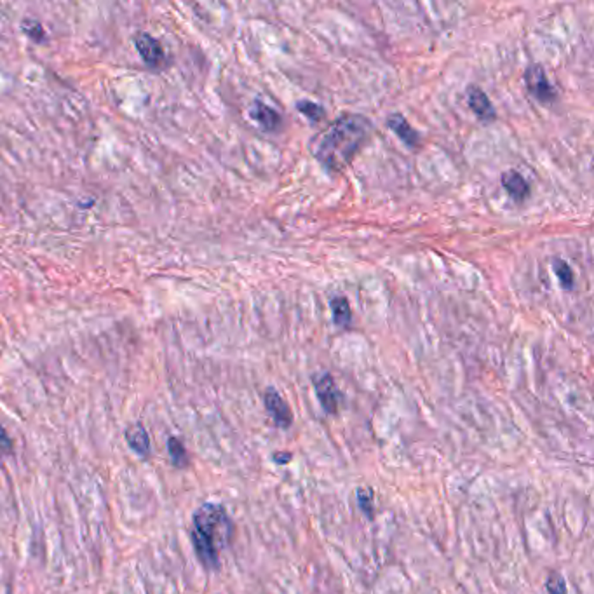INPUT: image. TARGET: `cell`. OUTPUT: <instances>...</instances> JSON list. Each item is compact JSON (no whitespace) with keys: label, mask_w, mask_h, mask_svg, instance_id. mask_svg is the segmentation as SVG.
<instances>
[{"label":"cell","mask_w":594,"mask_h":594,"mask_svg":"<svg viewBox=\"0 0 594 594\" xmlns=\"http://www.w3.org/2000/svg\"><path fill=\"white\" fill-rule=\"evenodd\" d=\"M126 441H128L129 448L138 453V455H148L150 453V437H148L147 429L140 422L126 429Z\"/></svg>","instance_id":"cell-11"},{"label":"cell","mask_w":594,"mask_h":594,"mask_svg":"<svg viewBox=\"0 0 594 594\" xmlns=\"http://www.w3.org/2000/svg\"><path fill=\"white\" fill-rule=\"evenodd\" d=\"M545 589H547L549 594H566V582L565 578H563V575L558 574V571L549 574L547 582H545Z\"/></svg>","instance_id":"cell-16"},{"label":"cell","mask_w":594,"mask_h":594,"mask_svg":"<svg viewBox=\"0 0 594 594\" xmlns=\"http://www.w3.org/2000/svg\"><path fill=\"white\" fill-rule=\"evenodd\" d=\"M250 115L251 119H255V121L265 129V131L270 133L277 131V129L281 128V124H283V117H281L279 112L270 109L269 105H265V103L260 102V99L253 102V105H251L250 109Z\"/></svg>","instance_id":"cell-9"},{"label":"cell","mask_w":594,"mask_h":594,"mask_svg":"<svg viewBox=\"0 0 594 594\" xmlns=\"http://www.w3.org/2000/svg\"><path fill=\"white\" fill-rule=\"evenodd\" d=\"M234 538V521L222 504H202L192 516L190 540L206 570L220 568V554Z\"/></svg>","instance_id":"cell-2"},{"label":"cell","mask_w":594,"mask_h":594,"mask_svg":"<svg viewBox=\"0 0 594 594\" xmlns=\"http://www.w3.org/2000/svg\"><path fill=\"white\" fill-rule=\"evenodd\" d=\"M314 389L326 413H337L341 403V392L337 387L332 373H321L314 377Z\"/></svg>","instance_id":"cell-4"},{"label":"cell","mask_w":594,"mask_h":594,"mask_svg":"<svg viewBox=\"0 0 594 594\" xmlns=\"http://www.w3.org/2000/svg\"><path fill=\"white\" fill-rule=\"evenodd\" d=\"M373 122L359 114H344L310 140V152L328 173H341L368 142Z\"/></svg>","instance_id":"cell-1"},{"label":"cell","mask_w":594,"mask_h":594,"mask_svg":"<svg viewBox=\"0 0 594 594\" xmlns=\"http://www.w3.org/2000/svg\"><path fill=\"white\" fill-rule=\"evenodd\" d=\"M525 79L526 89H528L530 95L540 103H552L556 99V89L554 85L549 83L547 75H545V70L542 68L540 65H532L525 70Z\"/></svg>","instance_id":"cell-3"},{"label":"cell","mask_w":594,"mask_h":594,"mask_svg":"<svg viewBox=\"0 0 594 594\" xmlns=\"http://www.w3.org/2000/svg\"><path fill=\"white\" fill-rule=\"evenodd\" d=\"M387 126L392 133L401 140L403 143H406L408 147L417 148L420 145V135L415 131L410 126V122L403 117L401 114H391L387 117Z\"/></svg>","instance_id":"cell-8"},{"label":"cell","mask_w":594,"mask_h":594,"mask_svg":"<svg viewBox=\"0 0 594 594\" xmlns=\"http://www.w3.org/2000/svg\"><path fill=\"white\" fill-rule=\"evenodd\" d=\"M502 187L516 202H523L530 195V185L521 173L509 169L502 174Z\"/></svg>","instance_id":"cell-10"},{"label":"cell","mask_w":594,"mask_h":594,"mask_svg":"<svg viewBox=\"0 0 594 594\" xmlns=\"http://www.w3.org/2000/svg\"><path fill=\"white\" fill-rule=\"evenodd\" d=\"M466 96H467V103H469L471 110H473V114L476 115L480 121L483 122L495 121L497 119L495 107H493V103L490 102L488 95H486L481 87H478V85H469V87L466 89Z\"/></svg>","instance_id":"cell-6"},{"label":"cell","mask_w":594,"mask_h":594,"mask_svg":"<svg viewBox=\"0 0 594 594\" xmlns=\"http://www.w3.org/2000/svg\"><path fill=\"white\" fill-rule=\"evenodd\" d=\"M552 270H554L556 277H558L559 284H562L563 288L565 289L574 288V283H575L574 270L570 269V265H568L565 260H562V258L552 260Z\"/></svg>","instance_id":"cell-13"},{"label":"cell","mask_w":594,"mask_h":594,"mask_svg":"<svg viewBox=\"0 0 594 594\" xmlns=\"http://www.w3.org/2000/svg\"><path fill=\"white\" fill-rule=\"evenodd\" d=\"M329 305H332L333 322H335V326H339V328H348L352 322V310L348 300L345 298V296H333V298L329 300Z\"/></svg>","instance_id":"cell-12"},{"label":"cell","mask_w":594,"mask_h":594,"mask_svg":"<svg viewBox=\"0 0 594 594\" xmlns=\"http://www.w3.org/2000/svg\"><path fill=\"white\" fill-rule=\"evenodd\" d=\"M296 110H298L300 114L305 115L307 119H310L312 122H319L325 119V109H322L321 105H317V103L314 102H309V99H302V102L296 103Z\"/></svg>","instance_id":"cell-15"},{"label":"cell","mask_w":594,"mask_h":594,"mask_svg":"<svg viewBox=\"0 0 594 594\" xmlns=\"http://www.w3.org/2000/svg\"><path fill=\"white\" fill-rule=\"evenodd\" d=\"M23 32L27 33L30 39H33V40H42L44 37H46L42 25H40L37 20H25L23 21Z\"/></svg>","instance_id":"cell-18"},{"label":"cell","mask_w":594,"mask_h":594,"mask_svg":"<svg viewBox=\"0 0 594 594\" xmlns=\"http://www.w3.org/2000/svg\"><path fill=\"white\" fill-rule=\"evenodd\" d=\"M272 459L276 460L277 463H281V466H283V463H288L289 460H291V455H289V453H286V455H277V453H274Z\"/></svg>","instance_id":"cell-20"},{"label":"cell","mask_w":594,"mask_h":594,"mask_svg":"<svg viewBox=\"0 0 594 594\" xmlns=\"http://www.w3.org/2000/svg\"><path fill=\"white\" fill-rule=\"evenodd\" d=\"M135 46L136 51L140 53V56L147 65L150 66H159L162 61H164V49H162L161 42L157 39L150 35V33H138L135 37Z\"/></svg>","instance_id":"cell-7"},{"label":"cell","mask_w":594,"mask_h":594,"mask_svg":"<svg viewBox=\"0 0 594 594\" xmlns=\"http://www.w3.org/2000/svg\"><path fill=\"white\" fill-rule=\"evenodd\" d=\"M14 450V444L11 436L7 434V430L4 429V425L0 424V455H11Z\"/></svg>","instance_id":"cell-19"},{"label":"cell","mask_w":594,"mask_h":594,"mask_svg":"<svg viewBox=\"0 0 594 594\" xmlns=\"http://www.w3.org/2000/svg\"><path fill=\"white\" fill-rule=\"evenodd\" d=\"M263 401H265V408L269 411V415L272 417V420L276 422L277 427L281 429H288L289 425L293 424V413L289 404L283 399V396L276 391V389H267L265 396H263Z\"/></svg>","instance_id":"cell-5"},{"label":"cell","mask_w":594,"mask_h":594,"mask_svg":"<svg viewBox=\"0 0 594 594\" xmlns=\"http://www.w3.org/2000/svg\"><path fill=\"white\" fill-rule=\"evenodd\" d=\"M168 451H169L171 460H173V463L176 467H183L188 463V455H187V450H185V444L181 443L178 437H174V436L169 437Z\"/></svg>","instance_id":"cell-14"},{"label":"cell","mask_w":594,"mask_h":594,"mask_svg":"<svg viewBox=\"0 0 594 594\" xmlns=\"http://www.w3.org/2000/svg\"><path fill=\"white\" fill-rule=\"evenodd\" d=\"M358 502L361 506L363 512H366L368 518H373V490L359 488L358 490Z\"/></svg>","instance_id":"cell-17"}]
</instances>
